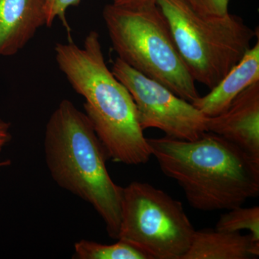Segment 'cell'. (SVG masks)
<instances>
[{
    "mask_svg": "<svg viewBox=\"0 0 259 259\" xmlns=\"http://www.w3.org/2000/svg\"><path fill=\"white\" fill-rule=\"evenodd\" d=\"M147 140L161 171L176 181L193 208L229 210L258 197L259 163L221 136L205 132L193 141Z\"/></svg>",
    "mask_w": 259,
    "mask_h": 259,
    "instance_id": "2",
    "label": "cell"
},
{
    "mask_svg": "<svg viewBox=\"0 0 259 259\" xmlns=\"http://www.w3.org/2000/svg\"><path fill=\"white\" fill-rule=\"evenodd\" d=\"M54 51L59 69L85 100L84 113L107 158L130 166L147 163L151 151L134 98L109 69L98 32H89L82 47L57 42Z\"/></svg>",
    "mask_w": 259,
    "mask_h": 259,
    "instance_id": "1",
    "label": "cell"
},
{
    "mask_svg": "<svg viewBox=\"0 0 259 259\" xmlns=\"http://www.w3.org/2000/svg\"><path fill=\"white\" fill-rule=\"evenodd\" d=\"M10 127H11V124L9 122L0 119V156L3 148L11 141L12 135L10 132ZM10 165L9 160L2 161L0 158V168L10 166Z\"/></svg>",
    "mask_w": 259,
    "mask_h": 259,
    "instance_id": "16",
    "label": "cell"
},
{
    "mask_svg": "<svg viewBox=\"0 0 259 259\" xmlns=\"http://www.w3.org/2000/svg\"><path fill=\"white\" fill-rule=\"evenodd\" d=\"M151 3H156V0H112V3L117 6L134 8Z\"/></svg>",
    "mask_w": 259,
    "mask_h": 259,
    "instance_id": "17",
    "label": "cell"
},
{
    "mask_svg": "<svg viewBox=\"0 0 259 259\" xmlns=\"http://www.w3.org/2000/svg\"><path fill=\"white\" fill-rule=\"evenodd\" d=\"M44 151L54 182L91 204L109 236L117 239L123 187L109 175L106 151L88 116L69 100H62L49 117Z\"/></svg>",
    "mask_w": 259,
    "mask_h": 259,
    "instance_id": "3",
    "label": "cell"
},
{
    "mask_svg": "<svg viewBox=\"0 0 259 259\" xmlns=\"http://www.w3.org/2000/svg\"><path fill=\"white\" fill-rule=\"evenodd\" d=\"M199 14L209 17H221L229 13L230 0H186Z\"/></svg>",
    "mask_w": 259,
    "mask_h": 259,
    "instance_id": "14",
    "label": "cell"
},
{
    "mask_svg": "<svg viewBox=\"0 0 259 259\" xmlns=\"http://www.w3.org/2000/svg\"><path fill=\"white\" fill-rule=\"evenodd\" d=\"M259 255V241L240 232L196 231L182 259H250Z\"/></svg>",
    "mask_w": 259,
    "mask_h": 259,
    "instance_id": "11",
    "label": "cell"
},
{
    "mask_svg": "<svg viewBox=\"0 0 259 259\" xmlns=\"http://www.w3.org/2000/svg\"><path fill=\"white\" fill-rule=\"evenodd\" d=\"M44 25V0H0V56L18 54Z\"/></svg>",
    "mask_w": 259,
    "mask_h": 259,
    "instance_id": "9",
    "label": "cell"
},
{
    "mask_svg": "<svg viewBox=\"0 0 259 259\" xmlns=\"http://www.w3.org/2000/svg\"><path fill=\"white\" fill-rule=\"evenodd\" d=\"M216 230L227 232H241L247 230L254 240L259 241V207L229 209L221 215L216 225Z\"/></svg>",
    "mask_w": 259,
    "mask_h": 259,
    "instance_id": "13",
    "label": "cell"
},
{
    "mask_svg": "<svg viewBox=\"0 0 259 259\" xmlns=\"http://www.w3.org/2000/svg\"><path fill=\"white\" fill-rule=\"evenodd\" d=\"M194 233L180 201L146 182H133L124 187L119 241L148 259H182Z\"/></svg>",
    "mask_w": 259,
    "mask_h": 259,
    "instance_id": "6",
    "label": "cell"
},
{
    "mask_svg": "<svg viewBox=\"0 0 259 259\" xmlns=\"http://www.w3.org/2000/svg\"><path fill=\"white\" fill-rule=\"evenodd\" d=\"M102 17L119 59L192 103L200 95L156 3L106 5Z\"/></svg>",
    "mask_w": 259,
    "mask_h": 259,
    "instance_id": "4",
    "label": "cell"
},
{
    "mask_svg": "<svg viewBox=\"0 0 259 259\" xmlns=\"http://www.w3.org/2000/svg\"><path fill=\"white\" fill-rule=\"evenodd\" d=\"M81 0H44L47 25L52 26L56 18L65 21L66 10L71 6H77Z\"/></svg>",
    "mask_w": 259,
    "mask_h": 259,
    "instance_id": "15",
    "label": "cell"
},
{
    "mask_svg": "<svg viewBox=\"0 0 259 259\" xmlns=\"http://www.w3.org/2000/svg\"><path fill=\"white\" fill-rule=\"evenodd\" d=\"M259 81V38L245 53L241 61L210 92L192 102L206 117H214L226 111L233 100L250 85Z\"/></svg>",
    "mask_w": 259,
    "mask_h": 259,
    "instance_id": "10",
    "label": "cell"
},
{
    "mask_svg": "<svg viewBox=\"0 0 259 259\" xmlns=\"http://www.w3.org/2000/svg\"><path fill=\"white\" fill-rule=\"evenodd\" d=\"M73 258L76 259H148L137 248L125 242L104 245L82 239L74 245Z\"/></svg>",
    "mask_w": 259,
    "mask_h": 259,
    "instance_id": "12",
    "label": "cell"
},
{
    "mask_svg": "<svg viewBox=\"0 0 259 259\" xmlns=\"http://www.w3.org/2000/svg\"><path fill=\"white\" fill-rule=\"evenodd\" d=\"M128 90L143 130L156 128L167 137L193 141L207 132L206 117L191 102L141 74L117 58L111 70Z\"/></svg>",
    "mask_w": 259,
    "mask_h": 259,
    "instance_id": "7",
    "label": "cell"
},
{
    "mask_svg": "<svg viewBox=\"0 0 259 259\" xmlns=\"http://www.w3.org/2000/svg\"><path fill=\"white\" fill-rule=\"evenodd\" d=\"M207 128L259 163V81L243 90L226 111L208 117Z\"/></svg>",
    "mask_w": 259,
    "mask_h": 259,
    "instance_id": "8",
    "label": "cell"
},
{
    "mask_svg": "<svg viewBox=\"0 0 259 259\" xmlns=\"http://www.w3.org/2000/svg\"><path fill=\"white\" fill-rule=\"evenodd\" d=\"M177 49L196 82L214 88L250 47L258 30L238 15L199 14L186 0H156Z\"/></svg>",
    "mask_w": 259,
    "mask_h": 259,
    "instance_id": "5",
    "label": "cell"
}]
</instances>
